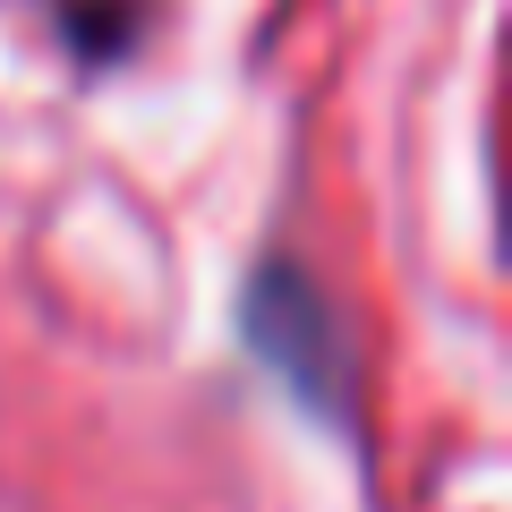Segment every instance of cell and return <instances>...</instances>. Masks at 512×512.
I'll return each mask as SVG.
<instances>
[{"label": "cell", "instance_id": "cell-1", "mask_svg": "<svg viewBox=\"0 0 512 512\" xmlns=\"http://www.w3.org/2000/svg\"><path fill=\"white\" fill-rule=\"evenodd\" d=\"M248 333L256 350L282 367V376L308 393L325 419H350V367H342V333H333L325 299H316V282H299L291 265H265L248 291Z\"/></svg>", "mask_w": 512, "mask_h": 512}]
</instances>
